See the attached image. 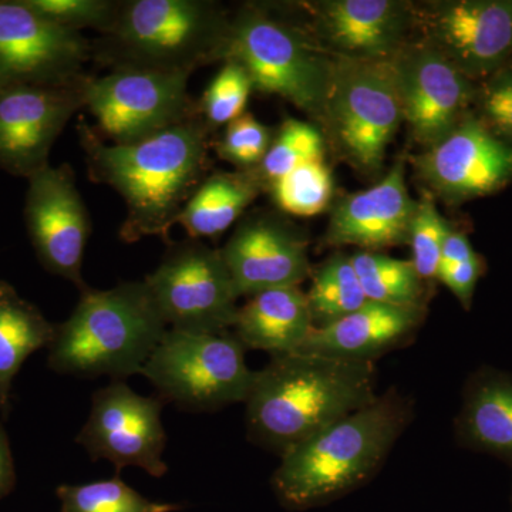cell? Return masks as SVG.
Masks as SVG:
<instances>
[{
  "instance_id": "8",
  "label": "cell",
  "mask_w": 512,
  "mask_h": 512,
  "mask_svg": "<svg viewBox=\"0 0 512 512\" xmlns=\"http://www.w3.org/2000/svg\"><path fill=\"white\" fill-rule=\"evenodd\" d=\"M141 375L165 402L188 412H215L247 402L255 372L245 363V346L234 332L168 329Z\"/></svg>"
},
{
  "instance_id": "21",
  "label": "cell",
  "mask_w": 512,
  "mask_h": 512,
  "mask_svg": "<svg viewBox=\"0 0 512 512\" xmlns=\"http://www.w3.org/2000/svg\"><path fill=\"white\" fill-rule=\"evenodd\" d=\"M426 313V306L367 301L345 318L313 329L298 353L376 363L379 357L407 345L423 325Z\"/></svg>"
},
{
  "instance_id": "33",
  "label": "cell",
  "mask_w": 512,
  "mask_h": 512,
  "mask_svg": "<svg viewBox=\"0 0 512 512\" xmlns=\"http://www.w3.org/2000/svg\"><path fill=\"white\" fill-rule=\"evenodd\" d=\"M30 9L60 28L80 32L92 28H110L119 12L120 2L111 0H23Z\"/></svg>"
},
{
  "instance_id": "26",
  "label": "cell",
  "mask_w": 512,
  "mask_h": 512,
  "mask_svg": "<svg viewBox=\"0 0 512 512\" xmlns=\"http://www.w3.org/2000/svg\"><path fill=\"white\" fill-rule=\"evenodd\" d=\"M367 301L394 306H426V281L412 261L382 252L357 251L350 255Z\"/></svg>"
},
{
  "instance_id": "9",
  "label": "cell",
  "mask_w": 512,
  "mask_h": 512,
  "mask_svg": "<svg viewBox=\"0 0 512 512\" xmlns=\"http://www.w3.org/2000/svg\"><path fill=\"white\" fill-rule=\"evenodd\" d=\"M144 284L170 329L214 333L234 328L238 296L221 249L200 239L171 242Z\"/></svg>"
},
{
  "instance_id": "12",
  "label": "cell",
  "mask_w": 512,
  "mask_h": 512,
  "mask_svg": "<svg viewBox=\"0 0 512 512\" xmlns=\"http://www.w3.org/2000/svg\"><path fill=\"white\" fill-rule=\"evenodd\" d=\"M163 397H144L124 382H113L92 397L89 419L77 436L93 460H107L117 474L140 467L150 476L163 477L168 467L163 454L165 436L161 412Z\"/></svg>"
},
{
  "instance_id": "13",
  "label": "cell",
  "mask_w": 512,
  "mask_h": 512,
  "mask_svg": "<svg viewBox=\"0 0 512 512\" xmlns=\"http://www.w3.org/2000/svg\"><path fill=\"white\" fill-rule=\"evenodd\" d=\"M90 57L82 33L60 28L23 0H0V90L74 82Z\"/></svg>"
},
{
  "instance_id": "29",
  "label": "cell",
  "mask_w": 512,
  "mask_h": 512,
  "mask_svg": "<svg viewBox=\"0 0 512 512\" xmlns=\"http://www.w3.org/2000/svg\"><path fill=\"white\" fill-rule=\"evenodd\" d=\"M62 512H174L183 505L156 503L148 500L120 480L119 474L110 480L57 487Z\"/></svg>"
},
{
  "instance_id": "16",
  "label": "cell",
  "mask_w": 512,
  "mask_h": 512,
  "mask_svg": "<svg viewBox=\"0 0 512 512\" xmlns=\"http://www.w3.org/2000/svg\"><path fill=\"white\" fill-rule=\"evenodd\" d=\"M25 222L37 259L50 274L89 288L82 275L92 224L69 164L47 165L29 178Z\"/></svg>"
},
{
  "instance_id": "32",
  "label": "cell",
  "mask_w": 512,
  "mask_h": 512,
  "mask_svg": "<svg viewBox=\"0 0 512 512\" xmlns=\"http://www.w3.org/2000/svg\"><path fill=\"white\" fill-rule=\"evenodd\" d=\"M451 225L444 220L434 202L429 198L417 201L409 245H412L414 268L423 281L437 278L441 249Z\"/></svg>"
},
{
  "instance_id": "35",
  "label": "cell",
  "mask_w": 512,
  "mask_h": 512,
  "mask_svg": "<svg viewBox=\"0 0 512 512\" xmlns=\"http://www.w3.org/2000/svg\"><path fill=\"white\" fill-rule=\"evenodd\" d=\"M473 114L495 136L512 144V63L477 83Z\"/></svg>"
},
{
  "instance_id": "1",
  "label": "cell",
  "mask_w": 512,
  "mask_h": 512,
  "mask_svg": "<svg viewBox=\"0 0 512 512\" xmlns=\"http://www.w3.org/2000/svg\"><path fill=\"white\" fill-rule=\"evenodd\" d=\"M77 128L90 180L126 201L120 238L133 244L157 237L170 245L171 228L207 178L211 128L201 114L128 144L104 143L86 121Z\"/></svg>"
},
{
  "instance_id": "20",
  "label": "cell",
  "mask_w": 512,
  "mask_h": 512,
  "mask_svg": "<svg viewBox=\"0 0 512 512\" xmlns=\"http://www.w3.org/2000/svg\"><path fill=\"white\" fill-rule=\"evenodd\" d=\"M416 208L417 201L407 190L406 165L399 160L379 183L336 205L325 242L330 247L355 245L373 252L409 245Z\"/></svg>"
},
{
  "instance_id": "24",
  "label": "cell",
  "mask_w": 512,
  "mask_h": 512,
  "mask_svg": "<svg viewBox=\"0 0 512 512\" xmlns=\"http://www.w3.org/2000/svg\"><path fill=\"white\" fill-rule=\"evenodd\" d=\"M55 330L56 325L37 306L0 278V413L3 416L9 412L15 377L29 356L49 348Z\"/></svg>"
},
{
  "instance_id": "15",
  "label": "cell",
  "mask_w": 512,
  "mask_h": 512,
  "mask_svg": "<svg viewBox=\"0 0 512 512\" xmlns=\"http://www.w3.org/2000/svg\"><path fill=\"white\" fill-rule=\"evenodd\" d=\"M402 101L403 119L424 148L436 146L473 113L477 83L458 72L423 40L390 59Z\"/></svg>"
},
{
  "instance_id": "31",
  "label": "cell",
  "mask_w": 512,
  "mask_h": 512,
  "mask_svg": "<svg viewBox=\"0 0 512 512\" xmlns=\"http://www.w3.org/2000/svg\"><path fill=\"white\" fill-rule=\"evenodd\" d=\"M254 90L251 76L242 64L227 59L202 96L200 113L207 126L215 128L231 123L244 114Z\"/></svg>"
},
{
  "instance_id": "37",
  "label": "cell",
  "mask_w": 512,
  "mask_h": 512,
  "mask_svg": "<svg viewBox=\"0 0 512 512\" xmlns=\"http://www.w3.org/2000/svg\"><path fill=\"white\" fill-rule=\"evenodd\" d=\"M477 252L471 247L470 239L464 232L451 227L448 231L443 249H441L440 266L461 264L476 258Z\"/></svg>"
},
{
  "instance_id": "30",
  "label": "cell",
  "mask_w": 512,
  "mask_h": 512,
  "mask_svg": "<svg viewBox=\"0 0 512 512\" xmlns=\"http://www.w3.org/2000/svg\"><path fill=\"white\" fill-rule=\"evenodd\" d=\"M268 191L279 210L296 217H312L326 210L332 200V171L325 160L309 161L279 178Z\"/></svg>"
},
{
  "instance_id": "4",
  "label": "cell",
  "mask_w": 512,
  "mask_h": 512,
  "mask_svg": "<svg viewBox=\"0 0 512 512\" xmlns=\"http://www.w3.org/2000/svg\"><path fill=\"white\" fill-rule=\"evenodd\" d=\"M167 330L144 281L86 288L70 318L56 325L47 363L60 375L123 382L141 373Z\"/></svg>"
},
{
  "instance_id": "25",
  "label": "cell",
  "mask_w": 512,
  "mask_h": 512,
  "mask_svg": "<svg viewBox=\"0 0 512 512\" xmlns=\"http://www.w3.org/2000/svg\"><path fill=\"white\" fill-rule=\"evenodd\" d=\"M254 170L207 175L187 202L178 224L191 239L215 238L227 231L264 191Z\"/></svg>"
},
{
  "instance_id": "2",
  "label": "cell",
  "mask_w": 512,
  "mask_h": 512,
  "mask_svg": "<svg viewBox=\"0 0 512 512\" xmlns=\"http://www.w3.org/2000/svg\"><path fill=\"white\" fill-rule=\"evenodd\" d=\"M376 363L292 353L255 372L247 399L252 443L284 456L330 424L372 403Z\"/></svg>"
},
{
  "instance_id": "28",
  "label": "cell",
  "mask_w": 512,
  "mask_h": 512,
  "mask_svg": "<svg viewBox=\"0 0 512 512\" xmlns=\"http://www.w3.org/2000/svg\"><path fill=\"white\" fill-rule=\"evenodd\" d=\"M325 136L315 124L288 119L275 131L264 160L254 168L265 190L309 161L323 160Z\"/></svg>"
},
{
  "instance_id": "7",
  "label": "cell",
  "mask_w": 512,
  "mask_h": 512,
  "mask_svg": "<svg viewBox=\"0 0 512 512\" xmlns=\"http://www.w3.org/2000/svg\"><path fill=\"white\" fill-rule=\"evenodd\" d=\"M404 123L390 60L333 57L323 136L360 173H380L387 147Z\"/></svg>"
},
{
  "instance_id": "14",
  "label": "cell",
  "mask_w": 512,
  "mask_h": 512,
  "mask_svg": "<svg viewBox=\"0 0 512 512\" xmlns=\"http://www.w3.org/2000/svg\"><path fill=\"white\" fill-rule=\"evenodd\" d=\"M90 76L47 86L0 90V168L29 178L49 165L64 127L86 104Z\"/></svg>"
},
{
  "instance_id": "5",
  "label": "cell",
  "mask_w": 512,
  "mask_h": 512,
  "mask_svg": "<svg viewBox=\"0 0 512 512\" xmlns=\"http://www.w3.org/2000/svg\"><path fill=\"white\" fill-rule=\"evenodd\" d=\"M231 19L208 0L120 2L110 28L92 45V56L111 69L194 73L224 62Z\"/></svg>"
},
{
  "instance_id": "38",
  "label": "cell",
  "mask_w": 512,
  "mask_h": 512,
  "mask_svg": "<svg viewBox=\"0 0 512 512\" xmlns=\"http://www.w3.org/2000/svg\"><path fill=\"white\" fill-rule=\"evenodd\" d=\"M16 485L15 461L8 434L0 423V500L8 497Z\"/></svg>"
},
{
  "instance_id": "34",
  "label": "cell",
  "mask_w": 512,
  "mask_h": 512,
  "mask_svg": "<svg viewBox=\"0 0 512 512\" xmlns=\"http://www.w3.org/2000/svg\"><path fill=\"white\" fill-rule=\"evenodd\" d=\"M274 134L252 114L244 113L228 124L217 144L218 156L241 171L254 170L264 160Z\"/></svg>"
},
{
  "instance_id": "23",
  "label": "cell",
  "mask_w": 512,
  "mask_h": 512,
  "mask_svg": "<svg viewBox=\"0 0 512 512\" xmlns=\"http://www.w3.org/2000/svg\"><path fill=\"white\" fill-rule=\"evenodd\" d=\"M457 430L467 446L512 461V376L478 373L468 383Z\"/></svg>"
},
{
  "instance_id": "27",
  "label": "cell",
  "mask_w": 512,
  "mask_h": 512,
  "mask_svg": "<svg viewBox=\"0 0 512 512\" xmlns=\"http://www.w3.org/2000/svg\"><path fill=\"white\" fill-rule=\"evenodd\" d=\"M311 276V288L305 293L315 328L345 318L367 302L350 255L336 252Z\"/></svg>"
},
{
  "instance_id": "11",
  "label": "cell",
  "mask_w": 512,
  "mask_h": 512,
  "mask_svg": "<svg viewBox=\"0 0 512 512\" xmlns=\"http://www.w3.org/2000/svg\"><path fill=\"white\" fill-rule=\"evenodd\" d=\"M414 6L423 42L471 82L512 63V0H439Z\"/></svg>"
},
{
  "instance_id": "17",
  "label": "cell",
  "mask_w": 512,
  "mask_h": 512,
  "mask_svg": "<svg viewBox=\"0 0 512 512\" xmlns=\"http://www.w3.org/2000/svg\"><path fill=\"white\" fill-rule=\"evenodd\" d=\"M417 175L447 204L488 197L512 183V144L473 113L413 160Z\"/></svg>"
},
{
  "instance_id": "18",
  "label": "cell",
  "mask_w": 512,
  "mask_h": 512,
  "mask_svg": "<svg viewBox=\"0 0 512 512\" xmlns=\"http://www.w3.org/2000/svg\"><path fill=\"white\" fill-rule=\"evenodd\" d=\"M305 30L332 57L390 60L409 40L414 3L404 0H319L302 3Z\"/></svg>"
},
{
  "instance_id": "19",
  "label": "cell",
  "mask_w": 512,
  "mask_h": 512,
  "mask_svg": "<svg viewBox=\"0 0 512 512\" xmlns=\"http://www.w3.org/2000/svg\"><path fill=\"white\" fill-rule=\"evenodd\" d=\"M237 296L299 286L312 274L308 242L274 215H252L221 249Z\"/></svg>"
},
{
  "instance_id": "3",
  "label": "cell",
  "mask_w": 512,
  "mask_h": 512,
  "mask_svg": "<svg viewBox=\"0 0 512 512\" xmlns=\"http://www.w3.org/2000/svg\"><path fill=\"white\" fill-rule=\"evenodd\" d=\"M413 412L410 397L390 389L286 451L272 476L279 503L289 511L311 510L369 483L412 423Z\"/></svg>"
},
{
  "instance_id": "6",
  "label": "cell",
  "mask_w": 512,
  "mask_h": 512,
  "mask_svg": "<svg viewBox=\"0 0 512 512\" xmlns=\"http://www.w3.org/2000/svg\"><path fill=\"white\" fill-rule=\"evenodd\" d=\"M227 59L247 69L254 90L291 101L322 124L333 57L305 30L261 6H245L231 19Z\"/></svg>"
},
{
  "instance_id": "10",
  "label": "cell",
  "mask_w": 512,
  "mask_h": 512,
  "mask_svg": "<svg viewBox=\"0 0 512 512\" xmlns=\"http://www.w3.org/2000/svg\"><path fill=\"white\" fill-rule=\"evenodd\" d=\"M190 76L185 72L117 69L107 76L89 77L84 109L114 144L136 143L200 116V106L188 93Z\"/></svg>"
},
{
  "instance_id": "22",
  "label": "cell",
  "mask_w": 512,
  "mask_h": 512,
  "mask_svg": "<svg viewBox=\"0 0 512 512\" xmlns=\"http://www.w3.org/2000/svg\"><path fill=\"white\" fill-rule=\"evenodd\" d=\"M313 325L306 293L299 286L269 289L238 309L234 333L245 349L274 356L298 353Z\"/></svg>"
},
{
  "instance_id": "36",
  "label": "cell",
  "mask_w": 512,
  "mask_h": 512,
  "mask_svg": "<svg viewBox=\"0 0 512 512\" xmlns=\"http://www.w3.org/2000/svg\"><path fill=\"white\" fill-rule=\"evenodd\" d=\"M484 272V262L480 255L461 264L440 266L437 281L447 286L458 302L470 309L474 291Z\"/></svg>"
}]
</instances>
